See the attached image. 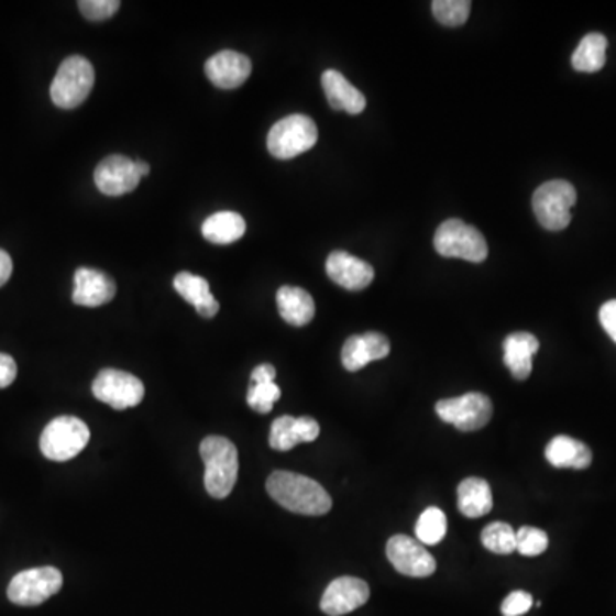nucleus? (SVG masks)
<instances>
[{
  "label": "nucleus",
  "instance_id": "3",
  "mask_svg": "<svg viewBox=\"0 0 616 616\" xmlns=\"http://www.w3.org/2000/svg\"><path fill=\"white\" fill-rule=\"evenodd\" d=\"M95 86V69L91 62L81 55H73L62 62L51 86V98L55 107L73 110L85 103Z\"/></svg>",
  "mask_w": 616,
  "mask_h": 616
},
{
  "label": "nucleus",
  "instance_id": "13",
  "mask_svg": "<svg viewBox=\"0 0 616 616\" xmlns=\"http://www.w3.org/2000/svg\"><path fill=\"white\" fill-rule=\"evenodd\" d=\"M369 600V584L362 579L344 575L332 581L323 591L320 609L329 616H343L362 608Z\"/></svg>",
  "mask_w": 616,
  "mask_h": 616
},
{
  "label": "nucleus",
  "instance_id": "6",
  "mask_svg": "<svg viewBox=\"0 0 616 616\" xmlns=\"http://www.w3.org/2000/svg\"><path fill=\"white\" fill-rule=\"evenodd\" d=\"M578 202L574 185L551 180L539 185L532 196V209L541 227L550 231L565 230L572 220V208Z\"/></svg>",
  "mask_w": 616,
  "mask_h": 616
},
{
  "label": "nucleus",
  "instance_id": "8",
  "mask_svg": "<svg viewBox=\"0 0 616 616\" xmlns=\"http://www.w3.org/2000/svg\"><path fill=\"white\" fill-rule=\"evenodd\" d=\"M64 578L55 566L23 570L12 578L8 587L11 603L20 606H38L62 590Z\"/></svg>",
  "mask_w": 616,
  "mask_h": 616
},
{
  "label": "nucleus",
  "instance_id": "26",
  "mask_svg": "<svg viewBox=\"0 0 616 616\" xmlns=\"http://www.w3.org/2000/svg\"><path fill=\"white\" fill-rule=\"evenodd\" d=\"M608 40L601 33H590L579 43L572 55V67L579 73H597L606 64Z\"/></svg>",
  "mask_w": 616,
  "mask_h": 616
},
{
  "label": "nucleus",
  "instance_id": "33",
  "mask_svg": "<svg viewBox=\"0 0 616 616\" xmlns=\"http://www.w3.org/2000/svg\"><path fill=\"white\" fill-rule=\"evenodd\" d=\"M532 596L524 591H514L502 603V615L522 616L531 609Z\"/></svg>",
  "mask_w": 616,
  "mask_h": 616
},
{
  "label": "nucleus",
  "instance_id": "10",
  "mask_svg": "<svg viewBox=\"0 0 616 616\" xmlns=\"http://www.w3.org/2000/svg\"><path fill=\"white\" fill-rule=\"evenodd\" d=\"M92 394L113 409L134 408L144 399V384L123 370L105 369L92 381Z\"/></svg>",
  "mask_w": 616,
  "mask_h": 616
},
{
  "label": "nucleus",
  "instance_id": "37",
  "mask_svg": "<svg viewBox=\"0 0 616 616\" xmlns=\"http://www.w3.org/2000/svg\"><path fill=\"white\" fill-rule=\"evenodd\" d=\"M12 274V258L8 252L0 249V286H4L9 282Z\"/></svg>",
  "mask_w": 616,
  "mask_h": 616
},
{
  "label": "nucleus",
  "instance_id": "27",
  "mask_svg": "<svg viewBox=\"0 0 616 616\" xmlns=\"http://www.w3.org/2000/svg\"><path fill=\"white\" fill-rule=\"evenodd\" d=\"M447 517L439 507H428L416 522V538L420 543L437 544L446 538Z\"/></svg>",
  "mask_w": 616,
  "mask_h": 616
},
{
  "label": "nucleus",
  "instance_id": "21",
  "mask_svg": "<svg viewBox=\"0 0 616 616\" xmlns=\"http://www.w3.org/2000/svg\"><path fill=\"white\" fill-rule=\"evenodd\" d=\"M277 310L285 322L292 326H307L316 317V301L307 289L298 286H282L276 295Z\"/></svg>",
  "mask_w": 616,
  "mask_h": 616
},
{
  "label": "nucleus",
  "instance_id": "9",
  "mask_svg": "<svg viewBox=\"0 0 616 616\" xmlns=\"http://www.w3.org/2000/svg\"><path fill=\"white\" fill-rule=\"evenodd\" d=\"M437 415L446 424L454 425L461 431H476L492 420L493 405L482 393H468L464 396L439 400Z\"/></svg>",
  "mask_w": 616,
  "mask_h": 616
},
{
  "label": "nucleus",
  "instance_id": "23",
  "mask_svg": "<svg viewBox=\"0 0 616 616\" xmlns=\"http://www.w3.org/2000/svg\"><path fill=\"white\" fill-rule=\"evenodd\" d=\"M548 462L554 468H574V470H585L593 462V452L585 443L572 439V437H554L547 447Z\"/></svg>",
  "mask_w": 616,
  "mask_h": 616
},
{
  "label": "nucleus",
  "instance_id": "32",
  "mask_svg": "<svg viewBox=\"0 0 616 616\" xmlns=\"http://www.w3.org/2000/svg\"><path fill=\"white\" fill-rule=\"evenodd\" d=\"M77 6L86 20L105 21L119 11L120 2L119 0H82Z\"/></svg>",
  "mask_w": 616,
  "mask_h": 616
},
{
  "label": "nucleus",
  "instance_id": "31",
  "mask_svg": "<svg viewBox=\"0 0 616 616\" xmlns=\"http://www.w3.org/2000/svg\"><path fill=\"white\" fill-rule=\"evenodd\" d=\"M548 548V535L543 529L526 528L516 531V551L524 557H538Z\"/></svg>",
  "mask_w": 616,
  "mask_h": 616
},
{
  "label": "nucleus",
  "instance_id": "38",
  "mask_svg": "<svg viewBox=\"0 0 616 616\" xmlns=\"http://www.w3.org/2000/svg\"><path fill=\"white\" fill-rule=\"evenodd\" d=\"M135 168H138V174H139V177H141V178L147 177V175H150L151 166L147 165V163L135 162Z\"/></svg>",
  "mask_w": 616,
  "mask_h": 616
},
{
  "label": "nucleus",
  "instance_id": "30",
  "mask_svg": "<svg viewBox=\"0 0 616 616\" xmlns=\"http://www.w3.org/2000/svg\"><path fill=\"white\" fill-rule=\"evenodd\" d=\"M279 397H282V389L276 382H262V384H251L246 393V403L254 411L267 415Z\"/></svg>",
  "mask_w": 616,
  "mask_h": 616
},
{
  "label": "nucleus",
  "instance_id": "16",
  "mask_svg": "<svg viewBox=\"0 0 616 616\" xmlns=\"http://www.w3.org/2000/svg\"><path fill=\"white\" fill-rule=\"evenodd\" d=\"M117 285L112 277L101 271L79 267L74 274L73 301L81 307L97 308L112 301Z\"/></svg>",
  "mask_w": 616,
  "mask_h": 616
},
{
  "label": "nucleus",
  "instance_id": "24",
  "mask_svg": "<svg viewBox=\"0 0 616 616\" xmlns=\"http://www.w3.org/2000/svg\"><path fill=\"white\" fill-rule=\"evenodd\" d=\"M458 507L462 516L477 519L493 508L492 490L483 477H466L458 488Z\"/></svg>",
  "mask_w": 616,
  "mask_h": 616
},
{
  "label": "nucleus",
  "instance_id": "11",
  "mask_svg": "<svg viewBox=\"0 0 616 616\" xmlns=\"http://www.w3.org/2000/svg\"><path fill=\"white\" fill-rule=\"evenodd\" d=\"M387 559L399 574L408 578H428L437 569L436 559L424 544L409 536H393L387 543Z\"/></svg>",
  "mask_w": 616,
  "mask_h": 616
},
{
  "label": "nucleus",
  "instance_id": "14",
  "mask_svg": "<svg viewBox=\"0 0 616 616\" xmlns=\"http://www.w3.org/2000/svg\"><path fill=\"white\" fill-rule=\"evenodd\" d=\"M205 70L209 81L216 88L237 89L251 76L252 62L240 52L223 51L212 55L206 62Z\"/></svg>",
  "mask_w": 616,
  "mask_h": 616
},
{
  "label": "nucleus",
  "instance_id": "15",
  "mask_svg": "<svg viewBox=\"0 0 616 616\" xmlns=\"http://www.w3.org/2000/svg\"><path fill=\"white\" fill-rule=\"evenodd\" d=\"M326 271L336 285L343 286L350 292H362L374 282V267L362 258L354 257L348 252H332L326 262Z\"/></svg>",
  "mask_w": 616,
  "mask_h": 616
},
{
  "label": "nucleus",
  "instance_id": "12",
  "mask_svg": "<svg viewBox=\"0 0 616 616\" xmlns=\"http://www.w3.org/2000/svg\"><path fill=\"white\" fill-rule=\"evenodd\" d=\"M95 184L105 196L119 197L138 189L139 177L135 162L122 154L105 158L95 169Z\"/></svg>",
  "mask_w": 616,
  "mask_h": 616
},
{
  "label": "nucleus",
  "instance_id": "22",
  "mask_svg": "<svg viewBox=\"0 0 616 616\" xmlns=\"http://www.w3.org/2000/svg\"><path fill=\"white\" fill-rule=\"evenodd\" d=\"M174 288L185 301H189L196 307L197 314L205 319H212L216 314L220 312V304L216 300L211 289H209L208 279L196 276V274L178 273L174 279Z\"/></svg>",
  "mask_w": 616,
  "mask_h": 616
},
{
  "label": "nucleus",
  "instance_id": "5",
  "mask_svg": "<svg viewBox=\"0 0 616 616\" xmlns=\"http://www.w3.org/2000/svg\"><path fill=\"white\" fill-rule=\"evenodd\" d=\"M319 139L316 122L310 117L295 113L274 123L267 134V150L277 160L297 158L312 150Z\"/></svg>",
  "mask_w": 616,
  "mask_h": 616
},
{
  "label": "nucleus",
  "instance_id": "19",
  "mask_svg": "<svg viewBox=\"0 0 616 616\" xmlns=\"http://www.w3.org/2000/svg\"><path fill=\"white\" fill-rule=\"evenodd\" d=\"M322 88L329 105L339 112L359 116L365 110L366 100L363 92L354 88L343 74L338 70H326L322 74Z\"/></svg>",
  "mask_w": 616,
  "mask_h": 616
},
{
  "label": "nucleus",
  "instance_id": "25",
  "mask_svg": "<svg viewBox=\"0 0 616 616\" xmlns=\"http://www.w3.org/2000/svg\"><path fill=\"white\" fill-rule=\"evenodd\" d=\"M246 224L239 212L220 211L209 216L202 223V237L208 242L228 245L245 235Z\"/></svg>",
  "mask_w": 616,
  "mask_h": 616
},
{
  "label": "nucleus",
  "instance_id": "7",
  "mask_svg": "<svg viewBox=\"0 0 616 616\" xmlns=\"http://www.w3.org/2000/svg\"><path fill=\"white\" fill-rule=\"evenodd\" d=\"M433 243L442 257L464 258L474 264H480L488 257L485 237L476 228L461 220H447L440 224Z\"/></svg>",
  "mask_w": 616,
  "mask_h": 616
},
{
  "label": "nucleus",
  "instance_id": "1",
  "mask_svg": "<svg viewBox=\"0 0 616 616\" xmlns=\"http://www.w3.org/2000/svg\"><path fill=\"white\" fill-rule=\"evenodd\" d=\"M267 493L289 513L323 516L332 507L331 495L320 483L304 474L274 471L266 483Z\"/></svg>",
  "mask_w": 616,
  "mask_h": 616
},
{
  "label": "nucleus",
  "instance_id": "18",
  "mask_svg": "<svg viewBox=\"0 0 616 616\" xmlns=\"http://www.w3.org/2000/svg\"><path fill=\"white\" fill-rule=\"evenodd\" d=\"M319 424L310 416H279L271 425L270 443L274 451L286 452L298 443L314 442L319 439Z\"/></svg>",
  "mask_w": 616,
  "mask_h": 616
},
{
  "label": "nucleus",
  "instance_id": "36",
  "mask_svg": "<svg viewBox=\"0 0 616 616\" xmlns=\"http://www.w3.org/2000/svg\"><path fill=\"white\" fill-rule=\"evenodd\" d=\"M276 378V369L270 363H262V365L255 366L254 372L251 375L252 384H262V382H274Z\"/></svg>",
  "mask_w": 616,
  "mask_h": 616
},
{
  "label": "nucleus",
  "instance_id": "29",
  "mask_svg": "<svg viewBox=\"0 0 616 616\" xmlns=\"http://www.w3.org/2000/svg\"><path fill=\"white\" fill-rule=\"evenodd\" d=\"M433 15L443 26H461L470 18V0H436L431 4Z\"/></svg>",
  "mask_w": 616,
  "mask_h": 616
},
{
  "label": "nucleus",
  "instance_id": "35",
  "mask_svg": "<svg viewBox=\"0 0 616 616\" xmlns=\"http://www.w3.org/2000/svg\"><path fill=\"white\" fill-rule=\"evenodd\" d=\"M15 375H18V365L14 359L9 354L0 353V389L9 387L15 381Z\"/></svg>",
  "mask_w": 616,
  "mask_h": 616
},
{
  "label": "nucleus",
  "instance_id": "17",
  "mask_svg": "<svg viewBox=\"0 0 616 616\" xmlns=\"http://www.w3.org/2000/svg\"><path fill=\"white\" fill-rule=\"evenodd\" d=\"M391 353L389 339L381 332H366L362 336H351L341 351V362L348 372H359L370 362L384 360Z\"/></svg>",
  "mask_w": 616,
  "mask_h": 616
},
{
  "label": "nucleus",
  "instance_id": "20",
  "mask_svg": "<svg viewBox=\"0 0 616 616\" xmlns=\"http://www.w3.org/2000/svg\"><path fill=\"white\" fill-rule=\"evenodd\" d=\"M539 341L529 332H514L504 341V362L517 381H526L532 372V356L538 353Z\"/></svg>",
  "mask_w": 616,
  "mask_h": 616
},
{
  "label": "nucleus",
  "instance_id": "2",
  "mask_svg": "<svg viewBox=\"0 0 616 616\" xmlns=\"http://www.w3.org/2000/svg\"><path fill=\"white\" fill-rule=\"evenodd\" d=\"M206 464L205 485L212 498H227L239 477V451L227 437L209 436L200 442Z\"/></svg>",
  "mask_w": 616,
  "mask_h": 616
},
{
  "label": "nucleus",
  "instance_id": "4",
  "mask_svg": "<svg viewBox=\"0 0 616 616\" xmlns=\"http://www.w3.org/2000/svg\"><path fill=\"white\" fill-rule=\"evenodd\" d=\"M89 437L91 433L85 421L79 420L76 416H58L43 430L42 437H40V449H42V454L51 461H70L85 451Z\"/></svg>",
  "mask_w": 616,
  "mask_h": 616
},
{
  "label": "nucleus",
  "instance_id": "28",
  "mask_svg": "<svg viewBox=\"0 0 616 616\" xmlns=\"http://www.w3.org/2000/svg\"><path fill=\"white\" fill-rule=\"evenodd\" d=\"M482 543L486 550L497 554H510L516 551V529L510 524L492 522L483 529Z\"/></svg>",
  "mask_w": 616,
  "mask_h": 616
},
{
  "label": "nucleus",
  "instance_id": "34",
  "mask_svg": "<svg viewBox=\"0 0 616 616\" xmlns=\"http://www.w3.org/2000/svg\"><path fill=\"white\" fill-rule=\"evenodd\" d=\"M601 326L616 343V300L606 301L600 310Z\"/></svg>",
  "mask_w": 616,
  "mask_h": 616
}]
</instances>
